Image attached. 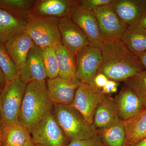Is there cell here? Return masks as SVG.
<instances>
[{"mask_svg": "<svg viewBox=\"0 0 146 146\" xmlns=\"http://www.w3.org/2000/svg\"><path fill=\"white\" fill-rule=\"evenodd\" d=\"M82 82L76 78L67 79L59 76L47 79L48 94L53 104L72 106L76 92Z\"/></svg>", "mask_w": 146, "mask_h": 146, "instance_id": "10", "label": "cell"}, {"mask_svg": "<svg viewBox=\"0 0 146 146\" xmlns=\"http://www.w3.org/2000/svg\"><path fill=\"white\" fill-rule=\"evenodd\" d=\"M6 82L5 76L4 75L2 71L0 69V88L3 89L5 85Z\"/></svg>", "mask_w": 146, "mask_h": 146, "instance_id": "34", "label": "cell"}, {"mask_svg": "<svg viewBox=\"0 0 146 146\" xmlns=\"http://www.w3.org/2000/svg\"><path fill=\"white\" fill-rule=\"evenodd\" d=\"M36 144L35 143L33 139L32 138L27 141L23 145H22L21 146H36Z\"/></svg>", "mask_w": 146, "mask_h": 146, "instance_id": "35", "label": "cell"}, {"mask_svg": "<svg viewBox=\"0 0 146 146\" xmlns=\"http://www.w3.org/2000/svg\"><path fill=\"white\" fill-rule=\"evenodd\" d=\"M100 49L102 60L98 72L108 79L124 82L144 70L138 57L121 39L104 40Z\"/></svg>", "mask_w": 146, "mask_h": 146, "instance_id": "1", "label": "cell"}, {"mask_svg": "<svg viewBox=\"0 0 146 146\" xmlns=\"http://www.w3.org/2000/svg\"><path fill=\"white\" fill-rule=\"evenodd\" d=\"M0 69L6 81L13 80L19 76V71L11 57L5 44L0 42Z\"/></svg>", "mask_w": 146, "mask_h": 146, "instance_id": "26", "label": "cell"}, {"mask_svg": "<svg viewBox=\"0 0 146 146\" xmlns=\"http://www.w3.org/2000/svg\"><path fill=\"white\" fill-rule=\"evenodd\" d=\"M123 122L126 133L123 146H133L146 138V108Z\"/></svg>", "mask_w": 146, "mask_h": 146, "instance_id": "18", "label": "cell"}, {"mask_svg": "<svg viewBox=\"0 0 146 146\" xmlns=\"http://www.w3.org/2000/svg\"><path fill=\"white\" fill-rule=\"evenodd\" d=\"M106 96L101 89L93 84L81 83L72 106L81 113L87 122L93 124L96 110Z\"/></svg>", "mask_w": 146, "mask_h": 146, "instance_id": "7", "label": "cell"}, {"mask_svg": "<svg viewBox=\"0 0 146 146\" xmlns=\"http://www.w3.org/2000/svg\"><path fill=\"white\" fill-rule=\"evenodd\" d=\"M70 17L86 35L89 44L100 48L103 40L94 12L78 4L73 9Z\"/></svg>", "mask_w": 146, "mask_h": 146, "instance_id": "11", "label": "cell"}, {"mask_svg": "<svg viewBox=\"0 0 146 146\" xmlns=\"http://www.w3.org/2000/svg\"><path fill=\"white\" fill-rule=\"evenodd\" d=\"M30 132L20 123L3 128L0 134V146H21L32 138Z\"/></svg>", "mask_w": 146, "mask_h": 146, "instance_id": "21", "label": "cell"}, {"mask_svg": "<svg viewBox=\"0 0 146 146\" xmlns=\"http://www.w3.org/2000/svg\"><path fill=\"white\" fill-rule=\"evenodd\" d=\"M26 84L19 77L6 81L0 94V107L3 128L18 123Z\"/></svg>", "mask_w": 146, "mask_h": 146, "instance_id": "5", "label": "cell"}, {"mask_svg": "<svg viewBox=\"0 0 146 146\" xmlns=\"http://www.w3.org/2000/svg\"><path fill=\"white\" fill-rule=\"evenodd\" d=\"M59 70V75L64 78H76V54L62 44L55 46Z\"/></svg>", "mask_w": 146, "mask_h": 146, "instance_id": "23", "label": "cell"}, {"mask_svg": "<svg viewBox=\"0 0 146 146\" xmlns=\"http://www.w3.org/2000/svg\"><path fill=\"white\" fill-rule=\"evenodd\" d=\"M76 58V78L82 83L92 84L102 62L101 49L89 44L79 51Z\"/></svg>", "mask_w": 146, "mask_h": 146, "instance_id": "8", "label": "cell"}, {"mask_svg": "<svg viewBox=\"0 0 146 146\" xmlns=\"http://www.w3.org/2000/svg\"><path fill=\"white\" fill-rule=\"evenodd\" d=\"M78 4V1L74 0H36L34 1L32 15L58 18L70 17Z\"/></svg>", "mask_w": 146, "mask_h": 146, "instance_id": "13", "label": "cell"}, {"mask_svg": "<svg viewBox=\"0 0 146 146\" xmlns=\"http://www.w3.org/2000/svg\"><path fill=\"white\" fill-rule=\"evenodd\" d=\"M106 76L101 72H98L93 80L92 84L100 89H102L108 80Z\"/></svg>", "mask_w": 146, "mask_h": 146, "instance_id": "32", "label": "cell"}, {"mask_svg": "<svg viewBox=\"0 0 146 146\" xmlns=\"http://www.w3.org/2000/svg\"><path fill=\"white\" fill-rule=\"evenodd\" d=\"M33 0H0V9L26 21L32 15Z\"/></svg>", "mask_w": 146, "mask_h": 146, "instance_id": "25", "label": "cell"}, {"mask_svg": "<svg viewBox=\"0 0 146 146\" xmlns=\"http://www.w3.org/2000/svg\"><path fill=\"white\" fill-rule=\"evenodd\" d=\"M36 146H45L42 145H36Z\"/></svg>", "mask_w": 146, "mask_h": 146, "instance_id": "39", "label": "cell"}, {"mask_svg": "<svg viewBox=\"0 0 146 146\" xmlns=\"http://www.w3.org/2000/svg\"><path fill=\"white\" fill-rule=\"evenodd\" d=\"M119 117L115 98L106 95L98 107L94 118V125L97 130L107 126Z\"/></svg>", "mask_w": 146, "mask_h": 146, "instance_id": "24", "label": "cell"}, {"mask_svg": "<svg viewBox=\"0 0 146 146\" xmlns=\"http://www.w3.org/2000/svg\"><path fill=\"white\" fill-rule=\"evenodd\" d=\"M53 114L69 141L89 139L98 134L94 125L72 106L54 104Z\"/></svg>", "mask_w": 146, "mask_h": 146, "instance_id": "3", "label": "cell"}, {"mask_svg": "<svg viewBox=\"0 0 146 146\" xmlns=\"http://www.w3.org/2000/svg\"><path fill=\"white\" fill-rule=\"evenodd\" d=\"M121 39L137 57L146 51V29L138 24L128 26Z\"/></svg>", "mask_w": 146, "mask_h": 146, "instance_id": "20", "label": "cell"}, {"mask_svg": "<svg viewBox=\"0 0 146 146\" xmlns=\"http://www.w3.org/2000/svg\"><path fill=\"white\" fill-rule=\"evenodd\" d=\"M112 3L96 9L93 11L103 41L121 39L128 27L117 15Z\"/></svg>", "mask_w": 146, "mask_h": 146, "instance_id": "9", "label": "cell"}, {"mask_svg": "<svg viewBox=\"0 0 146 146\" xmlns=\"http://www.w3.org/2000/svg\"><path fill=\"white\" fill-rule=\"evenodd\" d=\"M138 58L144 70H146V51L138 56Z\"/></svg>", "mask_w": 146, "mask_h": 146, "instance_id": "33", "label": "cell"}, {"mask_svg": "<svg viewBox=\"0 0 146 146\" xmlns=\"http://www.w3.org/2000/svg\"><path fill=\"white\" fill-rule=\"evenodd\" d=\"M3 129L1 113V107H0V134Z\"/></svg>", "mask_w": 146, "mask_h": 146, "instance_id": "38", "label": "cell"}, {"mask_svg": "<svg viewBox=\"0 0 146 146\" xmlns=\"http://www.w3.org/2000/svg\"><path fill=\"white\" fill-rule=\"evenodd\" d=\"M125 86L130 88L139 98L146 108V70H144L126 81Z\"/></svg>", "mask_w": 146, "mask_h": 146, "instance_id": "27", "label": "cell"}, {"mask_svg": "<svg viewBox=\"0 0 146 146\" xmlns=\"http://www.w3.org/2000/svg\"><path fill=\"white\" fill-rule=\"evenodd\" d=\"M138 24L146 29V14Z\"/></svg>", "mask_w": 146, "mask_h": 146, "instance_id": "36", "label": "cell"}, {"mask_svg": "<svg viewBox=\"0 0 146 146\" xmlns=\"http://www.w3.org/2000/svg\"><path fill=\"white\" fill-rule=\"evenodd\" d=\"M26 21L0 9V42L5 44L18 35L25 33Z\"/></svg>", "mask_w": 146, "mask_h": 146, "instance_id": "19", "label": "cell"}, {"mask_svg": "<svg viewBox=\"0 0 146 146\" xmlns=\"http://www.w3.org/2000/svg\"><path fill=\"white\" fill-rule=\"evenodd\" d=\"M36 145L45 146H65L69 140L53 114L48 113L30 131Z\"/></svg>", "mask_w": 146, "mask_h": 146, "instance_id": "6", "label": "cell"}, {"mask_svg": "<svg viewBox=\"0 0 146 146\" xmlns=\"http://www.w3.org/2000/svg\"><path fill=\"white\" fill-rule=\"evenodd\" d=\"M133 146H146V138Z\"/></svg>", "mask_w": 146, "mask_h": 146, "instance_id": "37", "label": "cell"}, {"mask_svg": "<svg viewBox=\"0 0 146 146\" xmlns=\"http://www.w3.org/2000/svg\"><path fill=\"white\" fill-rule=\"evenodd\" d=\"M59 18L31 15L26 21L25 33L42 49L62 43L59 29Z\"/></svg>", "mask_w": 146, "mask_h": 146, "instance_id": "4", "label": "cell"}, {"mask_svg": "<svg viewBox=\"0 0 146 146\" xmlns=\"http://www.w3.org/2000/svg\"><path fill=\"white\" fill-rule=\"evenodd\" d=\"M65 146H105L99 136L97 134L87 139L70 140Z\"/></svg>", "mask_w": 146, "mask_h": 146, "instance_id": "29", "label": "cell"}, {"mask_svg": "<svg viewBox=\"0 0 146 146\" xmlns=\"http://www.w3.org/2000/svg\"><path fill=\"white\" fill-rule=\"evenodd\" d=\"M58 26L62 44L75 54L89 44L86 35L70 17L59 18Z\"/></svg>", "mask_w": 146, "mask_h": 146, "instance_id": "12", "label": "cell"}, {"mask_svg": "<svg viewBox=\"0 0 146 146\" xmlns=\"http://www.w3.org/2000/svg\"><path fill=\"white\" fill-rule=\"evenodd\" d=\"M19 77L26 84L32 81L46 80L47 77L40 47L35 45L30 50L25 64L19 71Z\"/></svg>", "mask_w": 146, "mask_h": 146, "instance_id": "14", "label": "cell"}, {"mask_svg": "<svg viewBox=\"0 0 146 146\" xmlns=\"http://www.w3.org/2000/svg\"><path fill=\"white\" fill-rule=\"evenodd\" d=\"M2 88H0V94H1V91H2Z\"/></svg>", "mask_w": 146, "mask_h": 146, "instance_id": "40", "label": "cell"}, {"mask_svg": "<svg viewBox=\"0 0 146 146\" xmlns=\"http://www.w3.org/2000/svg\"><path fill=\"white\" fill-rule=\"evenodd\" d=\"M13 62L20 71L26 62L30 50L35 44L26 33H21L5 44Z\"/></svg>", "mask_w": 146, "mask_h": 146, "instance_id": "17", "label": "cell"}, {"mask_svg": "<svg viewBox=\"0 0 146 146\" xmlns=\"http://www.w3.org/2000/svg\"><path fill=\"white\" fill-rule=\"evenodd\" d=\"M53 110V104L48 94L46 80L32 81L27 84L18 123L30 132L33 127Z\"/></svg>", "mask_w": 146, "mask_h": 146, "instance_id": "2", "label": "cell"}, {"mask_svg": "<svg viewBox=\"0 0 146 146\" xmlns=\"http://www.w3.org/2000/svg\"><path fill=\"white\" fill-rule=\"evenodd\" d=\"M119 86V82L109 79L101 91L105 95L108 96L117 93Z\"/></svg>", "mask_w": 146, "mask_h": 146, "instance_id": "31", "label": "cell"}, {"mask_svg": "<svg viewBox=\"0 0 146 146\" xmlns=\"http://www.w3.org/2000/svg\"><path fill=\"white\" fill-rule=\"evenodd\" d=\"M112 5L128 26L138 24L146 14V0H114Z\"/></svg>", "mask_w": 146, "mask_h": 146, "instance_id": "15", "label": "cell"}, {"mask_svg": "<svg viewBox=\"0 0 146 146\" xmlns=\"http://www.w3.org/2000/svg\"><path fill=\"white\" fill-rule=\"evenodd\" d=\"M119 118L123 121L134 117L144 108L138 96L130 88L125 86L115 98Z\"/></svg>", "mask_w": 146, "mask_h": 146, "instance_id": "16", "label": "cell"}, {"mask_svg": "<svg viewBox=\"0 0 146 146\" xmlns=\"http://www.w3.org/2000/svg\"><path fill=\"white\" fill-rule=\"evenodd\" d=\"M114 0H80L79 5L86 10L94 11L96 9L101 7L113 2Z\"/></svg>", "mask_w": 146, "mask_h": 146, "instance_id": "30", "label": "cell"}, {"mask_svg": "<svg viewBox=\"0 0 146 146\" xmlns=\"http://www.w3.org/2000/svg\"><path fill=\"white\" fill-rule=\"evenodd\" d=\"M42 50L43 62L47 78L52 79L58 76L59 70L54 47H46Z\"/></svg>", "mask_w": 146, "mask_h": 146, "instance_id": "28", "label": "cell"}, {"mask_svg": "<svg viewBox=\"0 0 146 146\" xmlns=\"http://www.w3.org/2000/svg\"><path fill=\"white\" fill-rule=\"evenodd\" d=\"M98 130L105 146H123L125 138V130L123 121L119 117L107 126Z\"/></svg>", "mask_w": 146, "mask_h": 146, "instance_id": "22", "label": "cell"}]
</instances>
